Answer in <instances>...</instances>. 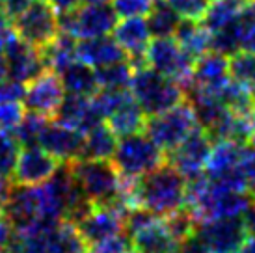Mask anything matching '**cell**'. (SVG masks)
<instances>
[{
  "label": "cell",
  "mask_w": 255,
  "mask_h": 253,
  "mask_svg": "<svg viewBox=\"0 0 255 253\" xmlns=\"http://www.w3.org/2000/svg\"><path fill=\"white\" fill-rule=\"evenodd\" d=\"M186 184H188L186 177L166 162L155 171L136 179L138 207H143L156 216L164 218L184 207Z\"/></svg>",
  "instance_id": "1"
},
{
  "label": "cell",
  "mask_w": 255,
  "mask_h": 253,
  "mask_svg": "<svg viewBox=\"0 0 255 253\" xmlns=\"http://www.w3.org/2000/svg\"><path fill=\"white\" fill-rule=\"evenodd\" d=\"M128 90L142 106L145 116H155L170 110L186 99V92L179 82L160 75L149 65L134 69Z\"/></svg>",
  "instance_id": "2"
},
{
  "label": "cell",
  "mask_w": 255,
  "mask_h": 253,
  "mask_svg": "<svg viewBox=\"0 0 255 253\" xmlns=\"http://www.w3.org/2000/svg\"><path fill=\"white\" fill-rule=\"evenodd\" d=\"M166 162V153L142 132L120 138L112 155L114 168L118 169L121 177L127 179H140Z\"/></svg>",
  "instance_id": "3"
},
{
  "label": "cell",
  "mask_w": 255,
  "mask_h": 253,
  "mask_svg": "<svg viewBox=\"0 0 255 253\" xmlns=\"http://www.w3.org/2000/svg\"><path fill=\"white\" fill-rule=\"evenodd\" d=\"M69 168L84 196L93 205H114L118 201L123 177L112 162L77 158L69 162Z\"/></svg>",
  "instance_id": "4"
},
{
  "label": "cell",
  "mask_w": 255,
  "mask_h": 253,
  "mask_svg": "<svg viewBox=\"0 0 255 253\" xmlns=\"http://www.w3.org/2000/svg\"><path fill=\"white\" fill-rule=\"evenodd\" d=\"M198 126L196 114L192 110L190 103L184 99L183 103L166 112L149 116L145 120L143 134L155 141L164 153H170L181 145Z\"/></svg>",
  "instance_id": "5"
},
{
  "label": "cell",
  "mask_w": 255,
  "mask_h": 253,
  "mask_svg": "<svg viewBox=\"0 0 255 253\" xmlns=\"http://www.w3.org/2000/svg\"><path fill=\"white\" fill-rule=\"evenodd\" d=\"M60 32L75 39L110 35L118 24V15L110 4H82L71 11L58 13Z\"/></svg>",
  "instance_id": "6"
},
{
  "label": "cell",
  "mask_w": 255,
  "mask_h": 253,
  "mask_svg": "<svg viewBox=\"0 0 255 253\" xmlns=\"http://www.w3.org/2000/svg\"><path fill=\"white\" fill-rule=\"evenodd\" d=\"M145 62L164 77L188 88L194 73V58L175 41V37H155L145 50Z\"/></svg>",
  "instance_id": "7"
},
{
  "label": "cell",
  "mask_w": 255,
  "mask_h": 253,
  "mask_svg": "<svg viewBox=\"0 0 255 253\" xmlns=\"http://www.w3.org/2000/svg\"><path fill=\"white\" fill-rule=\"evenodd\" d=\"M11 24L15 34L22 41L30 43L37 49L47 47L60 34L58 11L50 6L49 0H36L19 17H15Z\"/></svg>",
  "instance_id": "8"
},
{
  "label": "cell",
  "mask_w": 255,
  "mask_h": 253,
  "mask_svg": "<svg viewBox=\"0 0 255 253\" xmlns=\"http://www.w3.org/2000/svg\"><path fill=\"white\" fill-rule=\"evenodd\" d=\"M196 237L209 253H231L242 248L244 240L248 239V229L244 216L211 218L199 222Z\"/></svg>",
  "instance_id": "9"
},
{
  "label": "cell",
  "mask_w": 255,
  "mask_h": 253,
  "mask_svg": "<svg viewBox=\"0 0 255 253\" xmlns=\"http://www.w3.org/2000/svg\"><path fill=\"white\" fill-rule=\"evenodd\" d=\"M211 149H213V138L201 126H198L181 145L166 153V158H168V164H171L179 173L186 177V181H190V179L205 175Z\"/></svg>",
  "instance_id": "10"
},
{
  "label": "cell",
  "mask_w": 255,
  "mask_h": 253,
  "mask_svg": "<svg viewBox=\"0 0 255 253\" xmlns=\"http://www.w3.org/2000/svg\"><path fill=\"white\" fill-rule=\"evenodd\" d=\"M64 97L65 88L62 84L60 75L47 69L43 71L39 77H36L26 84L22 105L28 112L41 114L45 118L52 120L60 103L64 101Z\"/></svg>",
  "instance_id": "11"
},
{
  "label": "cell",
  "mask_w": 255,
  "mask_h": 253,
  "mask_svg": "<svg viewBox=\"0 0 255 253\" xmlns=\"http://www.w3.org/2000/svg\"><path fill=\"white\" fill-rule=\"evenodd\" d=\"M62 162L56 156L47 153L39 145H26L21 147L19 158L11 173V183L15 184H28L37 186L49 181L54 175V171L60 168Z\"/></svg>",
  "instance_id": "12"
},
{
  "label": "cell",
  "mask_w": 255,
  "mask_h": 253,
  "mask_svg": "<svg viewBox=\"0 0 255 253\" xmlns=\"http://www.w3.org/2000/svg\"><path fill=\"white\" fill-rule=\"evenodd\" d=\"M4 54L7 62V77L19 82L28 84L30 80L39 77L43 71H47L41 49L22 41L17 34L4 47Z\"/></svg>",
  "instance_id": "13"
},
{
  "label": "cell",
  "mask_w": 255,
  "mask_h": 253,
  "mask_svg": "<svg viewBox=\"0 0 255 253\" xmlns=\"http://www.w3.org/2000/svg\"><path fill=\"white\" fill-rule=\"evenodd\" d=\"M75 225L86 244L93 246L125 233V216L112 205H93L92 211Z\"/></svg>",
  "instance_id": "14"
},
{
  "label": "cell",
  "mask_w": 255,
  "mask_h": 253,
  "mask_svg": "<svg viewBox=\"0 0 255 253\" xmlns=\"http://www.w3.org/2000/svg\"><path fill=\"white\" fill-rule=\"evenodd\" d=\"M112 37L121 49L125 50L127 60L134 69L142 67V65H147L145 50H147L149 43L153 39L147 19H143V17L121 19L116 24V28L112 30Z\"/></svg>",
  "instance_id": "15"
},
{
  "label": "cell",
  "mask_w": 255,
  "mask_h": 253,
  "mask_svg": "<svg viewBox=\"0 0 255 253\" xmlns=\"http://www.w3.org/2000/svg\"><path fill=\"white\" fill-rule=\"evenodd\" d=\"M82 143H84V134L78 132L77 128L60 125L52 120L45 125L37 140L39 147L56 156L60 162H71L80 158Z\"/></svg>",
  "instance_id": "16"
},
{
  "label": "cell",
  "mask_w": 255,
  "mask_h": 253,
  "mask_svg": "<svg viewBox=\"0 0 255 253\" xmlns=\"http://www.w3.org/2000/svg\"><path fill=\"white\" fill-rule=\"evenodd\" d=\"M229 78L231 77H229L227 56L214 52V50H209L199 58H196L190 86L199 92L218 95L220 90L229 82Z\"/></svg>",
  "instance_id": "17"
},
{
  "label": "cell",
  "mask_w": 255,
  "mask_h": 253,
  "mask_svg": "<svg viewBox=\"0 0 255 253\" xmlns=\"http://www.w3.org/2000/svg\"><path fill=\"white\" fill-rule=\"evenodd\" d=\"M52 121H56L60 125L77 128L78 132L86 134L90 128H93V126L97 125V123H101L103 120L93 112L92 105H90V97L65 92L64 101L58 106Z\"/></svg>",
  "instance_id": "18"
},
{
  "label": "cell",
  "mask_w": 255,
  "mask_h": 253,
  "mask_svg": "<svg viewBox=\"0 0 255 253\" xmlns=\"http://www.w3.org/2000/svg\"><path fill=\"white\" fill-rule=\"evenodd\" d=\"M77 58L93 69H99L110 63L127 60V54L116 43L112 35H101V37H90V39H78Z\"/></svg>",
  "instance_id": "19"
},
{
  "label": "cell",
  "mask_w": 255,
  "mask_h": 253,
  "mask_svg": "<svg viewBox=\"0 0 255 253\" xmlns=\"http://www.w3.org/2000/svg\"><path fill=\"white\" fill-rule=\"evenodd\" d=\"M132 253H177L179 242L170 233L164 218H156L136 231L132 237Z\"/></svg>",
  "instance_id": "20"
},
{
  "label": "cell",
  "mask_w": 255,
  "mask_h": 253,
  "mask_svg": "<svg viewBox=\"0 0 255 253\" xmlns=\"http://www.w3.org/2000/svg\"><path fill=\"white\" fill-rule=\"evenodd\" d=\"M41 233L49 253H88L90 250L77 225L67 220H60L54 225L41 229Z\"/></svg>",
  "instance_id": "21"
},
{
  "label": "cell",
  "mask_w": 255,
  "mask_h": 253,
  "mask_svg": "<svg viewBox=\"0 0 255 253\" xmlns=\"http://www.w3.org/2000/svg\"><path fill=\"white\" fill-rule=\"evenodd\" d=\"M145 120L147 116L142 110V106L138 105V101L132 97L125 99L116 110L107 118L108 126L114 130V134L118 138H125L130 134L143 132V126H145Z\"/></svg>",
  "instance_id": "22"
},
{
  "label": "cell",
  "mask_w": 255,
  "mask_h": 253,
  "mask_svg": "<svg viewBox=\"0 0 255 253\" xmlns=\"http://www.w3.org/2000/svg\"><path fill=\"white\" fill-rule=\"evenodd\" d=\"M118 136L108 126V123L101 121L84 134V143L80 151V158L90 160H110L118 145Z\"/></svg>",
  "instance_id": "23"
},
{
  "label": "cell",
  "mask_w": 255,
  "mask_h": 253,
  "mask_svg": "<svg viewBox=\"0 0 255 253\" xmlns=\"http://www.w3.org/2000/svg\"><path fill=\"white\" fill-rule=\"evenodd\" d=\"M175 41L183 47L194 60L213 50V32L207 30L201 22L190 21V19H181L175 32Z\"/></svg>",
  "instance_id": "24"
},
{
  "label": "cell",
  "mask_w": 255,
  "mask_h": 253,
  "mask_svg": "<svg viewBox=\"0 0 255 253\" xmlns=\"http://www.w3.org/2000/svg\"><path fill=\"white\" fill-rule=\"evenodd\" d=\"M43 60L49 71H54L60 75L65 67H69L73 62H77V39L67 34H60L52 41L41 49Z\"/></svg>",
  "instance_id": "25"
},
{
  "label": "cell",
  "mask_w": 255,
  "mask_h": 253,
  "mask_svg": "<svg viewBox=\"0 0 255 253\" xmlns=\"http://www.w3.org/2000/svg\"><path fill=\"white\" fill-rule=\"evenodd\" d=\"M62 84H64L65 92L75 93V95H84V97H92L93 93L99 90L97 86V77H95V69L90 67L88 63L73 62L69 67H65L60 73Z\"/></svg>",
  "instance_id": "26"
},
{
  "label": "cell",
  "mask_w": 255,
  "mask_h": 253,
  "mask_svg": "<svg viewBox=\"0 0 255 253\" xmlns=\"http://www.w3.org/2000/svg\"><path fill=\"white\" fill-rule=\"evenodd\" d=\"M242 143H237L233 140H213V149L207 160L205 175L213 177L222 171L231 168H237L241 162Z\"/></svg>",
  "instance_id": "27"
},
{
  "label": "cell",
  "mask_w": 255,
  "mask_h": 253,
  "mask_svg": "<svg viewBox=\"0 0 255 253\" xmlns=\"http://www.w3.org/2000/svg\"><path fill=\"white\" fill-rule=\"evenodd\" d=\"M246 6L248 0H213L201 19V24L214 34L227 24H231Z\"/></svg>",
  "instance_id": "28"
},
{
  "label": "cell",
  "mask_w": 255,
  "mask_h": 253,
  "mask_svg": "<svg viewBox=\"0 0 255 253\" xmlns=\"http://www.w3.org/2000/svg\"><path fill=\"white\" fill-rule=\"evenodd\" d=\"M181 17L166 4V0H155V6L147 15V24L153 37H173Z\"/></svg>",
  "instance_id": "29"
},
{
  "label": "cell",
  "mask_w": 255,
  "mask_h": 253,
  "mask_svg": "<svg viewBox=\"0 0 255 253\" xmlns=\"http://www.w3.org/2000/svg\"><path fill=\"white\" fill-rule=\"evenodd\" d=\"M229 77L235 82L246 86L255 92V52L250 49H239L227 56Z\"/></svg>",
  "instance_id": "30"
},
{
  "label": "cell",
  "mask_w": 255,
  "mask_h": 253,
  "mask_svg": "<svg viewBox=\"0 0 255 253\" xmlns=\"http://www.w3.org/2000/svg\"><path fill=\"white\" fill-rule=\"evenodd\" d=\"M132 73H134V67L130 65L128 60H121V62L99 67V69H95L97 86L108 88V90H128Z\"/></svg>",
  "instance_id": "31"
},
{
  "label": "cell",
  "mask_w": 255,
  "mask_h": 253,
  "mask_svg": "<svg viewBox=\"0 0 255 253\" xmlns=\"http://www.w3.org/2000/svg\"><path fill=\"white\" fill-rule=\"evenodd\" d=\"M164 222H166L170 233L175 237V240H177L179 244L184 242V240H188L190 237H194L199 224L198 218L194 216V212L188 207H181L179 211L164 216Z\"/></svg>",
  "instance_id": "32"
},
{
  "label": "cell",
  "mask_w": 255,
  "mask_h": 253,
  "mask_svg": "<svg viewBox=\"0 0 255 253\" xmlns=\"http://www.w3.org/2000/svg\"><path fill=\"white\" fill-rule=\"evenodd\" d=\"M49 121H50L49 118H45V116H41V114L28 112V110H26L22 121L19 123V126H17L11 134H13L15 140L21 143V147H26V145H37L39 134H41V130L45 128V125H47Z\"/></svg>",
  "instance_id": "33"
},
{
  "label": "cell",
  "mask_w": 255,
  "mask_h": 253,
  "mask_svg": "<svg viewBox=\"0 0 255 253\" xmlns=\"http://www.w3.org/2000/svg\"><path fill=\"white\" fill-rule=\"evenodd\" d=\"M19 151L21 143L15 140L13 134L0 132V179H11Z\"/></svg>",
  "instance_id": "34"
},
{
  "label": "cell",
  "mask_w": 255,
  "mask_h": 253,
  "mask_svg": "<svg viewBox=\"0 0 255 253\" xmlns=\"http://www.w3.org/2000/svg\"><path fill=\"white\" fill-rule=\"evenodd\" d=\"M213 0H166V4L181 17V19H190V21L201 22L203 15L211 6Z\"/></svg>",
  "instance_id": "35"
},
{
  "label": "cell",
  "mask_w": 255,
  "mask_h": 253,
  "mask_svg": "<svg viewBox=\"0 0 255 253\" xmlns=\"http://www.w3.org/2000/svg\"><path fill=\"white\" fill-rule=\"evenodd\" d=\"M155 6V0H112V7L118 19L147 17Z\"/></svg>",
  "instance_id": "36"
},
{
  "label": "cell",
  "mask_w": 255,
  "mask_h": 253,
  "mask_svg": "<svg viewBox=\"0 0 255 253\" xmlns=\"http://www.w3.org/2000/svg\"><path fill=\"white\" fill-rule=\"evenodd\" d=\"M26 114L22 103H0V132L11 134Z\"/></svg>",
  "instance_id": "37"
},
{
  "label": "cell",
  "mask_w": 255,
  "mask_h": 253,
  "mask_svg": "<svg viewBox=\"0 0 255 253\" xmlns=\"http://www.w3.org/2000/svg\"><path fill=\"white\" fill-rule=\"evenodd\" d=\"M88 253H132V240L127 233H120L112 239L90 246Z\"/></svg>",
  "instance_id": "38"
},
{
  "label": "cell",
  "mask_w": 255,
  "mask_h": 253,
  "mask_svg": "<svg viewBox=\"0 0 255 253\" xmlns=\"http://www.w3.org/2000/svg\"><path fill=\"white\" fill-rule=\"evenodd\" d=\"M244 181H246V188L252 196L255 197V147H252L250 143H246L242 147L241 162H239Z\"/></svg>",
  "instance_id": "39"
},
{
  "label": "cell",
  "mask_w": 255,
  "mask_h": 253,
  "mask_svg": "<svg viewBox=\"0 0 255 253\" xmlns=\"http://www.w3.org/2000/svg\"><path fill=\"white\" fill-rule=\"evenodd\" d=\"M24 92H26L24 82L9 77L0 80V103H22Z\"/></svg>",
  "instance_id": "40"
},
{
  "label": "cell",
  "mask_w": 255,
  "mask_h": 253,
  "mask_svg": "<svg viewBox=\"0 0 255 253\" xmlns=\"http://www.w3.org/2000/svg\"><path fill=\"white\" fill-rule=\"evenodd\" d=\"M36 0H0V6L4 9V13L7 15V19L13 22L15 17H19V15L26 9L28 6H32Z\"/></svg>",
  "instance_id": "41"
},
{
  "label": "cell",
  "mask_w": 255,
  "mask_h": 253,
  "mask_svg": "<svg viewBox=\"0 0 255 253\" xmlns=\"http://www.w3.org/2000/svg\"><path fill=\"white\" fill-rule=\"evenodd\" d=\"M13 237H15V229L11 227V224L7 222L6 214H4L2 207H0V252H2V250H7V248L11 246Z\"/></svg>",
  "instance_id": "42"
},
{
  "label": "cell",
  "mask_w": 255,
  "mask_h": 253,
  "mask_svg": "<svg viewBox=\"0 0 255 253\" xmlns=\"http://www.w3.org/2000/svg\"><path fill=\"white\" fill-rule=\"evenodd\" d=\"M177 253H209V250H207V248L199 242L198 237L194 235V237H190L188 240H184V242L179 244Z\"/></svg>",
  "instance_id": "43"
},
{
  "label": "cell",
  "mask_w": 255,
  "mask_h": 253,
  "mask_svg": "<svg viewBox=\"0 0 255 253\" xmlns=\"http://www.w3.org/2000/svg\"><path fill=\"white\" fill-rule=\"evenodd\" d=\"M50 6L56 9L58 13H65V11H71L80 4V0H49Z\"/></svg>",
  "instance_id": "44"
},
{
  "label": "cell",
  "mask_w": 255,
  "mask_h": 253,
  "mask_svg": "<svg viewBox=\"0 0 255 253\" xmlns=\"http://www.w3.org/2000/svg\"><path fill=\"white\" fill-rule=\"evenodd\" d=\"M244 224H246V229H248V235L255 237V197L252 199L248 211L244 214Z\"/></svg>",
  "instance_id": "45"
},
{
  "label": "cell",
  "mask_w": 255,
  "mask_h": 253,
  "mask_svg": "<svg viewBox=\"0 0 255 253\" xmlns=\"http://www.w3.org/2000/svg\"><path fill=\"white\" fill-rule=\"evenodd\" d=\"M7 77V62H6V54H4V49H0V80H4Z\"/></svg>",
  "instance_id": "46"
},
{
  "label": "cell",
  "mask_w": 255,
  "mask_h": 253,
  "mask_svg": "<svg viewBox=\"0 0 255 253\" xmlns=\"http://www.w3.org/2000/svg\"><path fill=\"white\" fill-rule=\"evenodd\" d=\"M241 253H255V237H250V239L244 240Z\"/></svg>",
  "instance_id": "47"
},
{
  "label": "cell",
  "mask_w": 255,
  "mask_h": 253,
  "mask_svg": "<svg viewBox=\"0 0 255 253\" xmlns=\"http://www.w3.org/2000/svg\"><path fill=\"white\" fill-rule=\"evenodd\" d=\"M248 143L252 145V147H255V116H254V120H252V130H250V140Z\"/></svg>",
  "instance_id": "48"
},
{
  "label": "cell",
  "mask_w": 255,
  "mask_h": 253,
  "mask_svg": "<svg viewBox=\"0 0 255 253\" xmlns=\"http://www.w3.org/2000/svg\"><path fill=\"white\" fill-rule=\"evenodd\" d=\"M112 0H80V4H110Z\"/></svg>",
  "instance_id": "49"
},
{
  "label": "cell",
  "mask_w": 255,
  "mask_h": 253,
  "mask_svg": "<svg viewBox=\"0 0 255 253\" xmlns=\"http://www.w3.org/2000/svg\"><path fill=\"white\" fill-rule=\"evenodd\" d=\"M246 49L254 50V52H255V35L252 37V39H250V43H248V47H246Z\"/></svg>",
  "instance_id": "50"
},
{
  "label": "cell",
  "mask_w": 255,
  "mask_h": 253,
  "mask_svg": "<svg viewBox=\"0 0 255 253\" xmlns=\"http://www.w3.org/2000/svg\"><path fill=\"white\" fill-rule=\"evenodd\" d=\"M248 7L252 9V11H254V15H255V0H250V2H248Z\"/></svg>",
  "instance_id": "51"
},
{
  "label": "cell",
  "mask_w": 255,
  "mask_h": 253,
  "mask_svg": "<svg viewBox=\"0 0 255 253\" xmlns=\"http://www.w3.org/2000/svg\"><path fill=\"white\" fill-rule=\"evenodd\" d=\"M0 253H13V252H11V250H2Z\"/></svg>",
  "instance_id": "52"
},
{
  "label": "cell",
  "mask_w": 255,
  "mask_h": 253,
  "mask_svg": "<svg viewBox=\"0 0 255 253\" xmlns=\"http://www.w3.org/2000/svg\"><path fill=\"white\" fill-rule=\"evenodd\" d=\"M231 253H239V252H231Z\"/></svg>",
  "instance_id": "53"
}]
</instances>
